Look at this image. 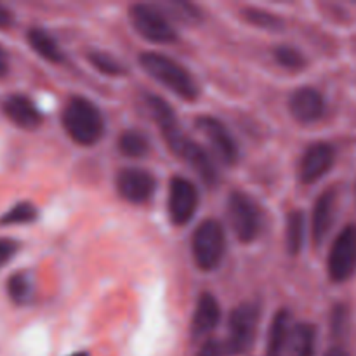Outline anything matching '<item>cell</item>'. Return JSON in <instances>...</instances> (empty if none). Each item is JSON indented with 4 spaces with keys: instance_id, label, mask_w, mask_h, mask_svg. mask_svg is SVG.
<instances>
[{
    "instance_id": "6da1fadb",
    "label": "cell",
    "mask_w": 356,
    "mask_h": 356,
    "mask_svg": "<svg viewBox=\"0 0 356 356\" xmlns=\"http://www.w3.org/2000/svg\"><path fill=\"white\" fill-rule=\"evenodd\" d=\"M63 125L70 138L82 146L96 145L104 132L101 111L86 97L75 96L63 110Z\"/></svg>"
},
{
    "instance_id": "7a4b0ae2",
    "label": "cell",
    "mask_w": 356,
    "mask_h": 356,
    "mask_svg": "<svg viewBox=\"0 0 356 356\" xmlns=\"http://www.w3.org/2000/svg\"><path fill=\"white\" fill-rule=\"evenodd\" d=\"M141 66L148 75L159 80L163 87L170 90V92L177 94L179 97L186 101H195L198 96V86L195 82L193 76L186 72L184 66L174 61L172 58L160 52H143Z\"/></svg>"
},
{
    "instance_id": "3957f363",
    "label": "cell",
    "mask_w": 356,
    "mask_h": 356,
    "mask_svg": "<svg viewBox=\"0 0 356 356\" xmlns=\"http://www.w3.org/2000/svg\"><path fill=\"white\" fill-rule=\"evenodd\" d=\"M191 249H193L195 263L200 270H216L226 250V236L222 226L216 219H207L202 222L195 229Z\"/></svg>"
},
{
    "instance_id": "277c9868",
    "label": "cell",
    "mask_w": 356,
    "mask_h": 356,
    "mask_svg": "<svg viewBox=\"0 0 356 356\" xmlns=\"http://www.w3.org/2000/svg\"><path fill=\"white\" fill-rule=\"evenodd\" d=\"M129 19H131L134 30L143 38L155 44H170L177 38L176 30L167 21V17L160 13L156 7L148 3H136L129 9Z\"/></svg>"
},
{
    "instance_id": "5b68a950",
    "label": "cell",
    "mask_w": 356,
    "mask_h": 356,
    "mask_svg": "<svg viewBox=\"0 0 356 356\" xmlns=\"http://www.w3.org/2000/svg\"><path fill=\"white\" fill-rule=\"evenodd\" d=\"M259 308L256 305H240L229 316L228 351L233 355H243L252 348L256 339Z\"/></svg>"
},
{
    "instance_id": "8992f818",
    "label": "cell",
    "mask_w": 356,
    "mask_h": 356,
    "mask_svg": "<svg viewBox=\"0 0 356 356\" xmlns=\"http://www.w3.org/2000/svg\"><path fill=\"white\" fill-rule=\"evenodd\" d=\"M356 271V225H350L334 240L329 254V275L334 282L350 280Z\"/></svg>"
},
{
    "instance_id": "52a82bcc",
    "label": "cell",
    "mask_w": 356,
    "mask_h": 356,
    "mask_svg": "<svg viewBox=\"0 0 356 356\" xmlns=\"http://www.w3.org/2000/svg\"><path fill=\"white\" fill-rule=\"evenodd\" d=\"M228 218L240 242H252L259 233V212L249 195L240 191L229 195Z\"/></svg>"
},
{
    "instance_id": "ba28073f",
    "label": "cell",
    "mask_w": 356,
    "mask_h": 356,
    "mask_svg": "<svg viewBox=\"0 0 356 356\" xmlns=\"http://www.w3.org/2000/svg\"><path fill=\"white\" fill-rule=\"evenodd\" d=\"M198 207V191L186 177L176 176L169 188V216L176 226H184L195 216Z\"/></svg>"
},
{
    "instance_id": "9c48e42d",
    "label": "cell",
    "mask_w": 356,
    "mask_h": 356,
    "mask_svg": "<svg viewBox=\"0 0 356 356\" xmlns=\"http://www.w3.org/2000/svg\"><path fill=\"white\" fill-rule=\"evenodd\" d=\"M197 127L209 139L216 155L219 156L222 163H226V165L236 163V160H238V146H236L235 139H233V136L229 134V131L225 127L222 122L212 117H200L197 120Z\"/></svg>"
},
{
    "instance_id": "30bf717a",
    "label": "cell",
    "mask_w": 356,
    "mask_h": 356,
    "mask_svg": "<svg viewBox=\"0 0 356 356\" xmlns=\"http://www.w3.org/2000/svg\"><path fill=\"white\" fill-rule=\"evenodd\" d=\"M155 179L149 172L136 167L120 170L117 174V190L122 198L132 204H145L155 193Z\"/></svg>"
},
{
    "instance_id": "8fae6325",
    "label": "cell",
    "mask_w": 356,
    "mask_h": 356,
    "mask_svg": "<svg viewBox=\"0 0 356 356\" xmlns=\"http://www.w3.org/2000/svg\"><path fill=\"white\" fill-rule=\"evenodd\" d=\"M146 104H148L155 122L159 124L160 131H162L169 148L172 149L176 155H179L181 148H183V145L186 143V138H184V134L181 132L179 122H177L176 115H174L172 108L169 106L167 101H163L162 97L159 96H153V94L152 96H146Z\"/></svg>"
},
{
    "instance_id": "7c38bea8",
    "label": "cell",
    "mask_w": 356,
    "mask_h": 356,
    "mask_svg": "<svg viewBox=\"0 0 356 356\" xmlns=\"http://www.w3.org/2000/svg\"><path fill=\"white\" fill-rule=\"evenodd\" d=\"M336 152L327 143H316L306 149L305 156L299 165V177L302 183H315L322 176H325L334 165Z\"/></svg>"
},
{
    "instance_id": "4fadbf2b",
    "label": "cell",
    "mask_w": 356,
    "mask_h": 356,
    "mask_svg": "<svg viewBox=\"0 0 356 356\" xmlns=\"http://www.w3.org/2000/svg\"><path fill=\"white\" fill-rule=\"evenodd\" d=\"M289 108L296 120L302 122V124H312V122L322 118L323 111H325V101H323L322 94L313 87H301L291 96Z\"/></svg>"
},
{
    "instance_id": "5bb4252c",
    "label": "cell",
    "mask_w": 356,
    "mask_h": 356,
    "mask_svg": "<svg viewBox=\"0 0 356 356\" xmlns=\"http://www.w3.org/2000/svg\"><path fill=\"white\" fill-rule=\"evenodd\" d=\"M3 113L13 124L21 129H35L42 122V115L33 101L21 94L7 97V101L3 103Z\"/></svg>"
},
{
    "instance_id": "9a60e30c",
    "label": "cell",
    "mask_w": 356,
    "mask_h": 356,
    "mask_svg": "<svg viewBox=\"0 0 356 356\" xmlns=\"http://www.w3.org/2000/svg\"><path fill=\"white\" fill-rule=\"evenodd\" d=\"M334 214H336V191L327 190L320 195L318 200L315 202V209H313L312 233L316 245H320L329 235L334 222Z\"/></svg>"
},
{
    "instance_id": "2e32d148",
    "label": "cell",
    "mask_w": 356,
    "mask_h": 356,
    "mask_svg": "<svg viewBox=\"0 0 356 356\" xmlns=\"http://www.w3.org/2000/svg\"><path fill=\"white\" fill-rule=\"evenodd\" d=\"M219 318H221V312H219L218 301L212 294L204 292L198 299L197 308H195L191 330L197 337L204 336V334H209L218 327Z\"/></svg>"
},
{
    "instance_id": "e0dca14e",
    "label": "cell",
    "mask_w": 356,
    "mask_h": 356,
    "mask_svg": "<svg viewBox=\"0 0 356 356\" xmlns=\"http://www.w3.org/2000/svg\"><path fill=\"white\" fill-rule=\"evenodd\" d=\"M179 156L183 160H186L191 167L195 169V172L202 177L207 184H214L216 177H218V172H216V167L212 163L211 156L205 153V149L202 148L197 143L186 139V143L181 148Z\"/></svg>"
},
{
    "instance_id": "ac0fdd59",
    "label": "cell",
    "mask_w": 356,
    "mask_h": 356,
    "mask_svg": "<svg viewBox=\"0 0 356 356\" xmlns=\"http://www.w3.org/2000/svg\"><path fill=\"white\" fill-rule=\"evenodd\" d=\"M315 327L299 323L289 334L285 353L287 356H315Z\"/></svg>"
},
{
    "instance_id": "d6986e66",
    "label": "cell",
    "mask_w": 356,
    "mask_h": 356,
    "mask_svg": "<svg viewBox=\"0 0 356 356\" xmlns=\"http://www.w3.org/2000/svg\"><path fill=\"white\" fill-rule=\"evenodd\" d=\"M289 334H291V330H289V313L285 309H280L273 316L270 332H268L266 356H284Z\"/></svg>"
},
{
    "instance_id": "ffe728a7",
    "label": "cell",
    "mask_w": 356,
    "mask_h": 356,
    "mask_svg": "<svg viewBox=\"0 0 356 356\" xmlns=\"http://www.w3.org/2000/svg\"><path fill=\"white\" fill-rule=\"evenodd\" d=\"M28 44L31 45V49H33L38 56H42V58L47 59V61L61 63L63 59H65L63 58L61 49L56 44L54 38H52L47 31L42 30V28H31V30L28 31Z\"/></svg>"
},
{
    "instance_id": "44dd1931",
    "label": "cell",
    "mask_w": 356,
    "mask_h": 356,
    "mask_svg": "<svg viewBox=\"0 0 356 356\" xmlns=\"http://www.w3.org/2000/svg\"><path fill=\"white\" fill-rule=\"evenodd\" d=\"M305 214L299 211L291 212L287 218V228H285V242H287V250L292 256L301 252L302 243H305Z\"/></svg>"
},
{
    "instance_id": "7402d4cb",
    "label": "cell",
    "mask_w": 356,
    "mask_h": 356,
    "mask_svg": "<svg viewBox=\"0 0 356 356\" xmlns=\"http://www.w3.org/2000/svg\"><path fill=\"white\" fill-rule=\"evenodd\" d=\"M118 149L124 153L125 156L131 159H141L148 153L149 145L148 139L138 131H125L124 134L118 138Z\"/></svg>"
},
{
    "instance_id": "603a6c76",
    "label": "cell",
    "mask_w": 356,
    "mask_h": 356,
    "mask_svg": "<svg viewBox=\"0 0 356 356\" xmlns=\"http://www.w3.org/2000/svg\"><path fill=\"white\" fill-rule=\"evenodd\" d=\"M37 216H38V211L33 204H30V202H21V204L14 205L13 209H9V211L0 218V225L2 226L28 225V222L35 221Z\"/></svg>"
},
{
    "instance_id": "cb8c5ba5",
    "label": "cell",
    "mask_w": 356,
    "mask_h": 356,
    "mask_svg": "<svg viewBox=\"0 0 356 356\" xmlns=\"http://www.w3.org/2000/svg\"><path fill=\"white\" fill-rule=\"evenodd\" d=\"M7 292H9V298L13 299L14 302L21 305V302L28 301L31 292V285L30 280L24 273H16L9 278L7 282Z\"/></svg>"
},
{
    "instance_id": "d4e9b609",
    "label": "cell",
    "mask_w": 356,
    "mask_h": 356,
    "mask_svg": "<svg viewBox=\"0 0 356 356\" xmlns=\"http://www.w3.org/2000/svg\"><path fill=\"white\" fill-rule=\"evenodd\" d=\"M89 61L92 63V66H96L101 73L110 76H118L125 72L124 66L117 61L115 58H111L110 54H104V52H90Z\"/></svg>"
},
{
    "instance_id": "484cf974",
    "label": "cell",
    "mask_w": 356,
    "mask_h": 356,
    "mask_svg": "<svg viewBox=\"0 0 356 356\" xmlns=\"http://www.w3.org/2000/svg\"><path fill=\"white\" fill-rule=\"evenodd\" d=\"M275 59L278 61V65H282L284 68L289 70H299L306 65L305 56L299 51H296L294 47H289V45H282L275 51Z\"/></svg>"
},
{
    "instance_id": "4316f807",
    "label": "cell",
    "mask_w": 356,
    "mask_h": 356,
    "mask_svg": "<svg viewBox=\"0 0 356 356\" xmlns=\"http://www.w3.org/2000/svg\"><path fill=\"white\" fill-rule=\"evenodd\" d=\"M243 16L249 23L256 24L261 28H270V30H278L282 26V21L278 19L275 14L266 13V10L259 9H245L243 10Z\"/></svg>"
},
{
    "instance_id": "83f0119b",
    "label": "cell",
    "mask_w": 356,
    "mask_h": 356,
    "mask_svg": "<svg viewBox=\"0 0 356 356\" xmlns=\"http://www.w3.org/2000/svg\"><path fill=\"white\" fill-rule=\"evenodd\" d=\"M170 7H172L174 10L177 13V16L181 17V19H186V21H193L195 17H198V10L195 9L191 3H186V2H174L170 3Z\"/></svg>"
},
{
    "instance_id": "f1b7e54d",
    "label": "cell",
    "mask_w": 356,
    "mask_h": 356,
    "mask_svg": "<svg viewBox=\"0 0 356 356\" xmlns=\"http://www.w3.org/2000/svg\"><path fill=\"white\" fill-rule=\"evenodd\" d=\"M16 250V242H13V240L9 238H0V266H3L9 259H13Z\"/></svg>"
},
{
    "instance_id": "f546056e",
    "label": "cell",
    "mask_w": 356,
    "mask_h": 356,
    "mask_svg": "<svg viewBox=\"0 0 356 356\" xmlns=\"http://www.w3.org/2000/svg\"><path fill=\"white\" fill-rule=\"evenodd\" d=\"M197 356H222V346L218 341H207Z\"/></svg>"
},
{
    "instance_id": "4dcf8cb0",
    "label": "cell",
    "mask_w": 356,
    "mask_h": 356,
    "mask_svg": "<svg viewBox=\"0 0 356 356\" xmlns=\"http://www.w3.org/2000/svg\"><path fill=\"white\" fill-rule=\"evenodd\" d=\"M10 23H13V13L3 6H0V28H7Z\"/></svg>"
},
{
    "instance_id": "1f68e13d",
    "label": "cell",
    "mask_w": 356,
    "mask_h": 356,
    "mask_svg": "<svg viewBox=\"0 0 356 356\" xmlns=\"http://www.w3.org/2000/svg\"><path fill=\"white\" fill-rule=\"evenodd\" d=\"M7 70H9V59H7L6 51H3V49L0 47V76L6 75Z\"/></svg>"
},
{
    "instance_id": "d6a6232c",
    "label": "cell",
    "mask_w": 356,
    "mask_h": 356,
    "mask_svg": "<svg viewBox=\"0 0 356 356\" xmlns=\"http://www.w3.org/2000/svg\"><path fill=\"white\" fill-rule=\"evenodd\" d=\"M325 356H350V355H348L343 348H330V350L325 353Z\"/></svg>"
},
{
    "instance_id": "836d02e7",
    "label": "cell",
    "mask_w": 356,
    "mask_h": 356,
    "mask_svg": "<svg viewBox=\"0 0 356 356\" xmlns=\"http://www.w3.org/2000/svg\"><path fill=\"white\" fill-rule=\"evenodd\" d=\"M72 356H89L87 353H75V355H72Z\"/></svg>"
}]
</instances>
